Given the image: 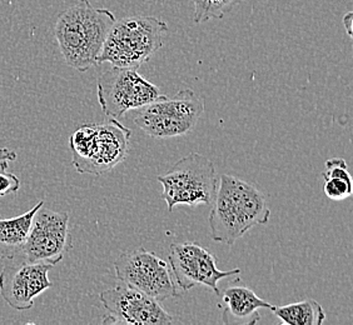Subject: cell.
<instances>
[{
	"label": "cell",
	"mask_w": 353,
	"mask_h": 325,
	"mask_svg": "<svg viewBox=\"0 0 353 325\" xmlns=\"http://www.w3.org/2000/svg\"><path fill=\"white\" fill-rule=\"evenodd\" d=\"M211 205L212 239L227 245H233L252 228L265 225L271 218L262 190L228 174L221 176Z\"/></svg>",
	"instance_id": "6da1fadb"
},
{
	"label": "cell",
	"mask_w": 353,
	"mask_h": 325,
	"mask_svg": "<svg viewBox=\"0 0 353 325\" xmlns=\"http://www.w3.org/2000/svg\"><path fill=\"white\" fill-rule=\"evenodd\" d=\"M116 21L109 9L93 7L89 0H79L59 15L55 38L70 68L84 73L98 65L103 44Z\"/></svg>",
	"instance_id": "7a4b0ae2"
},
{
	"label": "cell",
	"mask_w": 353,
	"mask_h": 325,
	"mask_svg": "<svg viewBox=\"0 0 353 325\" xmlns=\"http://www.w3.org/2000/svg\"><path fill=\"white\" fill-rule=\"evenodd\" d=\"M168 32L165 21L156 17H128L110 28L98 65L109 63L116 68L138 69L163 47Z\"/></svg>",
	"instance_id": "3957f363"
},
{
	"label": "cell",
	"mask_w": 353,
	"mask_h": 325,
	"mask_svg": "<svg viewBox=\"0 0 353 325\" xmlns=\"http://www.w3.org/2000/svg\"><path fill=\"white\" fill-rule=\"evenodd\" d=\"M132 130L117 119L102 124H84L69 139L72 162L81 174L102 176L125 160Z\"/></svg>",
	"instance_id": "277c9868"
},
{
	"label": "cell",
	"mask_w": 353,
	"mask_h": 325,
	"mask_svg": "<svg viewBox=\"0 0 353 325\" xmlns=\"http://www.w3.org/2000/svg\"><path fill=\"white\" fill-rule=\"evenodd\" d=\"M204 109V98L192 89H183L172 98L163 95L137 109L133 120L152 138L170 139L185 136L196 128Z\"/></svg>",
	"instance_id": "5b68a950"
},
{
	"label": "cell",
	"mask_w": 353,
	"mask_h": 325,
	"mask_svg": "<svg viewBox=\"0 0 353 325\" xmlns=\"http://www.w3.org/2000/svg\"><path fill=\"white\" fill-rule=\"evenodd\" d=\"M157 179L163 187L162 199L170 211L176 205H211L218 185L214 164L199 153L183 156Z\"/></svg>",
	"instance_id": "8992f818"
},
{
	"label": "cell",
	"mask_w": 353,
	"mask_h": 325,
	"mask_svg": "<svg viewBox=\"0 0 353 325\" xmlns=\"http://www.w3.org/2000/svg\"><path fill=\"white\" fill-rule=\"evenodd\" d=\"M98 102L107 119H119L163 96L156 84L147 81L137 69L112 68L103 73L97 84Z\"/></svg>",
	"instance_id": "52a82bcc"
},
{
	"label": "cell",
	"mask_w": 353,
	"mask_h": 325,
	"mask_svg": "<svg viewBox=\"0 0 353 325\" xmlns=\"http://www.w3.org/2000/svg\"><path fill=\"white\" fill-rule=\"evenodd\" d=\"M117 279L158 302L181 297L170 265L144 248L124 251L114 262Z\"/></svg>",
	"instance_id": "ba28073f"
},
{
	"label": "cell",
	"mask_w": 353,
	"mask_h": 325,
	"mask_svg": "<svg viewBox=\"0 0 353 325\" xmlns=\"http://www.w3.org/2000/svg\"><path fill=\"white\" fill-rule=\"evenodd\" d=\"M72 244L69 213L48 209L43 204L33 217L21 259L55 266L72 249Z\"/></svg>",
	"instance_id": "9c48e42d"
},
{
	"label": "cell",
	"mask_w": 353,
	"mask_h": 325,
	"mask_svg": "<svg viewBox=\"0 0 353 325\" xmlns=\"http://www.w3.org/2000/svg\"><path fill=\"white\" fill-rule=\"evenodd\" d=\"M168 260L174 280L182 293L197 285H204L219 295L218 282L241 274L242 271L241 269L219 271L216 257L196 242L172 244Z\"/></svg>",
	"instance_id": "30bf717a"
},
{
	"label": "cell",
	"mask_w": 353,
	"mask_h": 325,
	"mask_svg": "<svg viewBox=\"0 0 353 325\" xmlns=\"http://www.w3.org/2000/svg\"><path fill=\"white\" fill-rule=\"evenodd\" d=\"M109 313L104 323L130 325H167L173 322L159 302L145 293L122 283L103 291L99 295Z\"/></svg>",
	"instance_id": "8fae6325"
},
{
	"label": "cell",
	"mask_w": 353,
	"mask_h": 325,
	"mask_svg": "<svg viewBox=\"0 0 353 325\" xmlns=\"http://www.w3.org/2000/svg\"><path fill=\"white\" fill-rule=\"evenodd\" d=\"M53 265L30 263L24 259L8 264L0 271V295L15 311L33 308L35 298L53 286L48 273Z\"/></svg>",
	"instance_id": "7c38bea8"
},
{
	"label": "cell",
	"mask_w": 353,
	"mask_h": 325,
	"mask_svg": "<svg viewBox=\"0 0 353 325\" xmlns=\"http://www.w3.org/2000/svg\"><path fill=\"white\" fill-rule=\"evenodd\" d=\"M44 204L43 200L32 209L14 218H0V258L6 260L19 259L28 233L37 210Z\"/></svg>",
	"instance_id": "4fadbf2b"
},
{
	"label": "cell",
	"mask_w": 353,
	"mask_h": 325,
	"mask_svg": "<svg viewBox=\"0 0 353 325\" xmlns=\"http://www.w3.org/2000/svg\"><path fill=\"white\" fill-rule=\"evenodd\" d=\"M223 303L225 304L223 311L224 322L228 317H231L232 322L250 318L251 324L257 323L261 319L257 312L259 309L265 308L272 311L273 308V305L259 298L254 291L245 285H233L227 288L223 294Z\"/></svg>",
	"instance_id": "5bb4252c"
},
{
	"label": "cell",
	"mask_w": 353,
	"mask_h": 325,
	"mask_svg": "<svg viewBox=\"0 0 353 325\" xmlns=\"http://www.w3.org/2000/svg\"><path fill=\"white\" fill-rule=\"evenodd\" d=\"M272 312L287 325H321L326 320L322 305L314 299H306L299 303L273 306Z\"/></svg>",
	"instance_id": "9a60e30c"
},
{
	"label": "cell",
	"mask_w": 353,
	"mask_h": 325,
	"mask_svg": "<svg viewBox=\"0 0 353 325\" xmlns=\"http://www.w3.org/2000/svg\"><path fill=\"white\" fill-rule=\"evenodd\" d=\"M325 179L323 191L331 200H343L352 196V176L347 169L343 158H332L326 162V171L322 173Z\"/></svg>",
	"instance_id": "2e32d148"
},
{
	"label": "cell",
	"mask_w": 353,
	"mask_h": 325,
	"mask_svg": "<svg viewBox=\"0 0 353 325\" xmlns=\"http://www.w3.org/2000/svg\"><path fill=\"white\" fill-rule=\"evenodd\" d=\"M243 0H192L194 6V21L205 23L211 19H222Z\"/></svg>",
	"instance_id": "e0dca14e"
},
{
	"label": "cell",
	"mask_w": 353,
	"mask_h": 325,
	"mask_svg": "<svg viewBox=\"0 0 353 325\" xmlns=\"http://www.w3.org/2000/svg\"><path fill=\"white\" fill-rule=\"evenodd\" d=\"M8 162H0V198L15 194L21 189V180L13 173H7Z\"/></svg>",
	"instance_id": "ac0fdd59"
},
{
	"label": "cell",
	"mask_w": 353,
	"mask_h": 325,
	"mask_svg": "<svg viewBox=\"0 0 353 325\" xmlns=\"http://www.w3.org/2000/svg\"><path fill=\"white\" fill-rule=\"evenodd\" d=\"M17 159V153L9 148H0V162H14Z\"/></svg>",
	"instance_id": "d6986e66"
},
{
	"label": "cell",
	"mask_w": 353,
	"mask_h": 325,
	"mask_svg": "<svg viewBox=\"0 0 353 325\" xmlns=\"http://www.w3.org/2000/svg\"><path fill=\"white\" fill-rule=\"evenodd\" d=\"M352 15L353 14L351 12H348V13L343 17V25L346 27L347 34L350 35V38H352Z\"/></svg>",
	"instance_id": "ffe728a7"
}]
</instances>
